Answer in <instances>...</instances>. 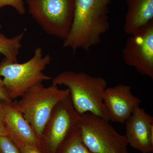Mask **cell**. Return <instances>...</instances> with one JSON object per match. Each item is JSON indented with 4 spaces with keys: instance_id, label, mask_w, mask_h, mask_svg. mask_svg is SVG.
<instances>
[{
    "instance_id": "1",
    "label": "cell",
    "mask_w": 153,
    "mask_h": 153,
    "mask_svg": "<svg viewBox=\"0 0 153 153\" xmlns=\"http://www.w3.org/2000/svg\"><path fill=\"white\" fill-rule=\"evenodd\" d=\"M112 0H75L74 19L63 47L75 53L88 51L100 44L110 28L109 5Z\"/></svg>"
},
{
    "instance_id": "2",
    "label": "cell",
    "mask_w": 153,
    "mask_h": 153,
    "mask_svg": "<svg viewBox=\"0 0 153 153\" xmlns=\"http://www.w3.org/2000/svg\"><path fill=\"white\" fill-rule=\"evenodd\" d=\"M52 83L68 88L74 109L79 114L90 113L108 120L103 105L107 82L104 78L66 71L55 76Z\"/></svg>"
},
{
    "instance_id": "3",
    "label": "cell",
    "mask_w": 153,
    "mask_h": 153,
    "mask_svg": "<svg viewBox=\"0 0 153 153\" xmlns=\"http://www.w3.org/2000/svg\"><path fill=\"white\" fill-rule=\"evenodd\" d=\"M52 60L49 54L44 55L38 47L33 57L25 63H13L4 58L0 63V76L12 100L21 97L30 88L52 79L44 73Z\"/></svg>"
},
{
    "instance_id": "4",
    "label": "cell",
    "mask_w": 153,
    "mask_h": 153,
    "mask_svg": "<svg viewBox=\"0 0 153 153\" xmlns=\"http://www.w3.org/2000/svg\"><path fill=\"white\" fill-rule=\"evenodd\" d=\"M69 94L68 88L62 89L52 84L45 87L43 83L30 88L13 103L30 124L40 141L44 127L56 105Z\"/></svg>"
},
{
    "instance_id": "5",
    "label": "cell",
    "mask_w": 153,
    "mask_h": 153,
    "mask_svg": "<svg viewBox=\"0 0 153 153\" xmlns=\"http://www.w3.org/2000/svg\"><path fill=\"white\" fill-rule=\"evenodd\" d=\"M109 122L90 113L81 115L77 126L82 142L92 153H128L125 136Z\"/></svg>"
},
{
    "instance_id": "6",
    "label": "cell",
    "mask_w": 153,
    "mask_h": 153,
    "mask_svg": "<svg viewBox=\"0 0 153 153\" xmlns=\"http://www.w3.org/2000/svg\"><path fill=\"white\" fill-rule=\"evenodd\" d=\"M31 16L45 33L63 40L71 30L75 0H26Z\"/></svg>"
},
{
    "instance_id": "7",
    "label": "cell",
    "mask_w": 153,
    "mask_h": 153,
    "mask_svg": "<svg viewBox=\"0 0 153 153\" xmlns=\"http://www.w3.org/2000/svg\"><path fill=\"white\" fill-rule=\"evenodd\" d=\"M81 117L74 109L69 94L52 111L42 133L40 144L43 143L48 153H56L61 144L76 128Z\"/></svg>"
},
{
    "instance_id": "8",
    "label": "cell",
    "mask_w": 153,
    "mask_h": 153,
    "mask_svg": "<svg viewBox=\"0 0 153 153\" xmlns=\"http://www.w3.org/2000/svg\"><path fill=\"white\" fill-rule=\"evenodd\" d=\"M129 36L122 50L124 62L153 79V22Z\"/></svg>"
},
{
    "instance_id": "9",
    "label": "cell",
    "mask_w": 153,
    "mask_h": 153,
    "mask_svg": "<svg viewBox=\"0 0 153 153\" xmlns=\"http://www.w3.org/2000/svg\"><path fill=\"white\" fill-rule=\"evenodd\" d=\"M140 103V100L133 94L129 85L107 87L105 92L103 105L108 121L125 123Z\"/></svg>"
},
{
    "instance_id": "10",
    "label": "cell",
    "mask_w": 153,
    "mask_h": 153,
    "mask_svg": "<svg viewBox=\"0 0 153 153\" xmlns=\"http://www.w3.org/2000/svg\"><path fill=\"white\" fill-rule=\"evenodd\" d=\"M128 144L142 153L153 152V117L143 108L137 106L125 122Z\"/></svg>"
},
{
    "instance_id": "11",
    "label": "cell",
    "mask_w": 153,
    "mask_h": 153,
    "mask_svg": "<svg viewBox=\"0 0 153 153\" xmlns=\"http://www.w3.org/2000/svg\"><path fill=\"white\" fill-rule=\"evenodd\" d=\"M4 102V120L8 137L19 146L28 144L39 149L40 141L30 124L14 105L13 101Z\"/></svg>"
},
{
    "instance_id": "12",
    "label": "cell",
    "mask_w": 153,
    "mask_h": 153,
    "mask_svg": "<svg viewBox=\"0 0 153 153\" xmlns=\"http://www.w3.org/2000/svg\"><path fill=\"white\" fill-rule=\"evenodd\" d=\"M126 3L124 30L131 36L153 22V0H126Z\"/></svg>"
},
{
    "instance_id": "13",
    "label": "cell",
    "mask_w": 153,
    "mask_h": 153,
    "mask_svg": "<svg viewBox=\"0 0 153 153\" xmlns=\"http://www.w3.org/2000/svg\"><path fill=\"white\" fill-rule=\"evenodd\" d=\"M25 34L22 32L13 37L9 38L0 33V53L7 60L13 63L18 62L17 58L22 47V42Z\"/></svg>"
},
{
    "instance_id": "14",
    "label": "cell",
    "mask_w": 153,
    "mask_h": 153,
    "mask_svg": "<svg viewBox=\"0 0 153 153\" xmlns=\"http://www.w3.org/2000/svg\"><path fill=\"white\" fill-rule=\"evenodd\" d=\"M56 153H92L82 142L79 128L75 130L57 149Z\"/></svg>"
},
{
    "instance_id": "15",
    "label": "cell",
    "mask_w": 153,
    "mask_h": 153,
    "mask_svg": "<svg viewBox=\"0 0 153 153\" xmlns=\"http://www.w3.org/2000/svg\"><path fill=\"white\" fill-rule=\"evenodd\" d=\"M0 153H21L19 148L8 137H0Z\"/></svg>"
},
{
    "instance_id": "16",
    "label": "cell",
    "mask_w": 153,
    "mask_h": 153,
    "mask_svg": "<svg viewBox=\"0 0 153 153\" xmlns=\"http://www.w3.org/2000/svg\"><path fill=\"white\" fill-rule=\"evenodd\" d=\"M6 6L13 7L20 15L26 13V10L23 0H0V11Z\"/></svg>"
},
{
    "instance_id": "17",
    "label": "cell",
    "mask_w": 153,
    "mask_h": 153,
    "mask_svg": "<svg viewBox=\"0 0 153 153\" xmlns=\"http://www.w3.org/2000/svg\"><path fill=\"white\" fill-rule=\"evenodd\" d=\"M8 137V132L4 120V102L0 100V137Z\"/></svg>"
},
{
    "instance_id": "18",
    "label": "cell",
    "mask_w": 153,
    "mask_h": 153,
    "mask_svg": "<svg viewBox=\"0 0 153 153\" xmlns=\"http://www.w3.org/2000/svg\"><path fill=\"white\" fill-rule=\"evenodd\" d=\"M0 100L5 102H11L13 101L10 97L8 91L0 76Z\"/></svg>"
},
{
    "instance_id": "19",
    "label": "cell",
    "mask_w": 153,
    "mask_h": 153,
    "mask_svg": "<svg viewBox=\"0 0 153 153\" xmlns=\"http://www.w3.org/2000/svg\"><path fill=\"white\" fill-rule=\"evenodd\" d=\"M21 153H41L38 148L28 144H22L18 146Z\"/></svg>"
},
{
    "instance_id": "20",
    "label": "cell",
    "mask_w": 153,
    "mask_h": 153,
    "mask_svg": "<svg viewBox=\"0 0 153 153\" xmlns=\"http://www.w3.org/2000/svg\"><path fill=\"white\" fill-rule=\"evenodd\" d=\"M1 28H2L1 25V24H0V30H1Z\"/></svg>"
}]
</instances>
